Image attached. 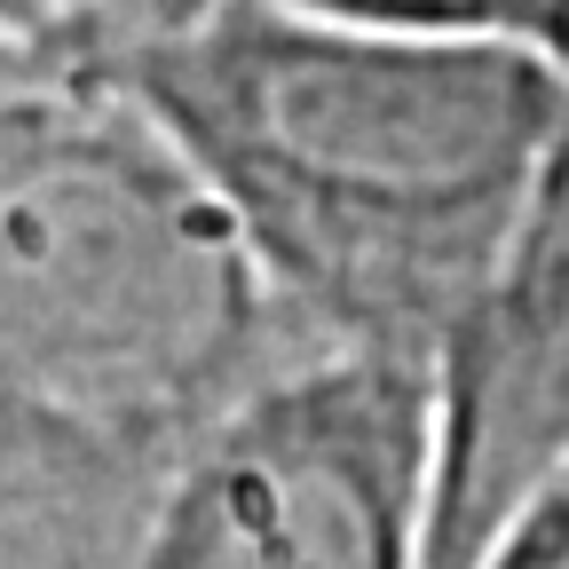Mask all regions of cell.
Instances as JSON below:
<instances>
[{"label":"cell","instance_id":"9c48e42d","mask_svg":"<svg viewBox=\"0 0 569 569\" xmlns=\"http://www.w3.org/2000/svg\"><path fill=\"white\" fill-rule=\"evenodd\" d=\"M151 9H159V24H174V17H198L206 0H151Z\"/></svg>","mask_w":569,"mask_h":569},{"label":"cell","instance_id":"30bf717a","mask_svg":"<svg viewBox=\"0 0 569 569\" xmlns=\"http://www.w3.org/2000/svg\"><path fill=\"white\" fill-rule=\"evenodd\" d=\"M553 159H569V134H561V151H553Z\"/></svg>","mask_w":569,"mask_h":569},{"label":"cell","instance_id":"5b68a950","mask_svg":"<svg viewBox=\"0 0 569 569\" xmlns=\"http://www.w3.org/2000/svg\"><path fill=\"white\" fill-rule=\"evenodd\" d=\"M317 17H372V24H427V32H490L569 63V0H277Z\"/></svg>","mask_w":569,"mask_h":569},{"label":"cell","instance_id":"ba28073f","mask_svg":"<svg viewBox=\"0 0 569 569\" xmlns=\"http://www.w3.org/2000/svg\"><path fill=\"white\" fill-rule=\"evenodd\" d=\"M40 63H56V56H24V48H0V111H9V96L32 80Z\"/></svg>","mask_w":569,"mask_h":569},{"label":"cell","instance_id":"7a4b0ae2","mask_svg":"<svg viewBox=\"0 0 569 569\" xmlns=\"http://www.w3.org/2000/svg\"><path fill=\"white\" fill-rule=\"evenodd\" d=\"M309 356L198 167L40 63L0 111V569H134L167 482Z\"/></svg>","mask_w":569,"mask_h":569},{"label":"cell","instance_id":"3957f363","mask_svg":"<svg viewBox=\"0 0 569 569\" xmlns=\"http://www.w3.org/2000/svg\"><path fill=\"white\" fill-rule=\"evenodd\" d=\"M427 490L436 365L325 348L167 482L134 569H419Z\"/></svg>","mask_w":569,"mask_h":569},{"label":"cell","instance_id":"6da1fadb","mask_svg":"<svg viewBox=\"0 0 569 569\" xmlns=\"http://www.w3.org/2000/svg\"><path fill=\"white\" fill-rule=\"evenodd\" d=\"M96 71L198 167L317 348L419 365L515 261L569 134L546 48L277 0H206Z\"/></svg>","mask_w":569,"mask_h":569},{"label":"cell","instance_id":"52a82bcc","mask_svg":"<svg viewBox=\"0 0 569 569\" xmlns=\"http://www.w3.org/2000/svg\"><path fill=\"white\" fill-rule=\"evenodd\" d=\"M482 569H569V467L507 522V538L490 546Z\"/></svg>","mask_w":569,"mask_h":569},{"label":"cell","instance_id":"8992f818","mask_svg":"<svg viewBox=\"0 0 569 569\" xmlns=\"http://www.w3.org/2000/svg\"><path fill=\"white\" fill-rule=\"evenodd\" d=\"M151 0H0V48L56 56V63H103L119 40L151 32Z\"/></svg>","mask_w":569,"mask_h":569},{"label":"cell","instance_id":"277c9868","mask_svg":"<svg viewBox=\"0 0 569 569\" xmlns=\"http://www.w3.org/2000/svg\"><path fill=\"white\" fill-rule=\"evenodd\" d=\"M569 467V159L498 284L436 356V490L419 569H482L507 522Z\"/></svg>","mask_w":569,"mask_h":569}]
</instances>
